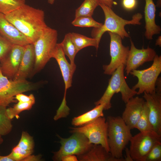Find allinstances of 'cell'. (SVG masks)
Masks as SVG:
<instances>
[{
	"mask_svg": "<svg viewBox=\"0 0 161 161\" xmlns=\"http://www.w3.org/2000/svg\"><path fill=\"white\" fill-rule=\"evenodd\" d=\"M5 15L32 43L48 26L45 21L44 12L26 4Z\"/></svg>",
	"mask_w": 161,
	"mask_h": 161,
	"instance_id": "1",
	"label": "cell"
},
{
	"mask_svg": "<svg viewBox=\"0 0 161 161\" xmlns=\"http://www.w3.org/2000/svg\"><path fill=\"white\" fill-rule=\"evenodd\" d=\"M99 6L103 10L105 16V21L102 26L99 28H94L91 32L92 38H96L100 43L101 38L106 32L115 33L123 39L129 37L125 27L129 24L140 25V21L143 18L140 13L135 14L131 20H126L116 14L112 9L105 4L100 3Z\"/></svg>",
	"mask_w": 161,
	"mask_h": 161,
	"instance_id": "2",
	"label": "cell"
},
{
	"mask_svg": "<svg viewBox=\"0 0 161 161\" xmlns=\"http://www.w3.org/2000/svg\"><path fill=\"white\" fill-rule=\"evenodd\" d=\"M106 121L109 152L114 157L123 158V151L132 136L131 129L120 116H109Z\"/></svg>",
	"mask_w": 161,
	"mask_h": 161,
	"instance_id": "3",
	"label": "cell"
},
{
	"mask_svg": "<svg viewBox=\"0 0 161 161\" xmlns=\"http://www.w3.org/2000/svg\"><path fill=\"white\" fill-rule=\"evenodd\" d=\"M125 67L123 65H121L112 74L103 95L99 100L95 103V106L103 104L104 105V110H108L112 107L111 100L114 94L120 92L122 100L125 103L137 95V92L131 89L126 81L124 75Z\"/></svg>",
	"mask_w": 161,
	"mask_h": 161,
	"instance_id": "4",
	"label": "cell"
},
{
	"mask_svg": "<svg viewBox=\"0 0 161 161\" xmlns=\"http://www.w3.org/2000/svg\"><path fill=\"white\" fill-rule=\"evenodd\" d=\"M58 36L57 30L47 26L32 43L35 61L32 76L42 69L52 58V53L57 44Z\"/></svg>",
	"mask_w": 161,
	"mask_h": 161,
	"instance_id": "5",
	"label": "cell"
},
{
	"mask_svg": "<svg viewBox=\"0 0 161 161\" xmlns=\"http://www.w3.org/2000/svg\"><path fill=\"white\" fill-rule=\"evenodd\" d=\"M152 65L149 68L142 70H134L129 74L137 78V83L132 89H138L137 95L144 92L151 94L155 92L156 84L161 72V56L156 54Z\"/></svg>",
	"mask_w": 161,
	"mask_h": 161,
	"instance_id": "6",
	"label": "cell"
},
{
	"mask_svg": "<svg viewBox=\"0 0 161 161\" xmlns=\"http://www.w3.org/2000/svg\"><path fill=\"white\" fill-rule=\"evenodd\" d=\"M37 83L26 80H14L4 75L0 71V105L7 106L11 103L17 101L15 96L20 93L36 89Z\"/></svg>",
	"mask_w": 161,
	"mask_h": 161,
	"instance_id": "7",
	"label": "cell"
},
{
	"mask_svg": "<svg viewBox=\"0 0 161 161\" xmlns=\"http://www.w3.org/2000/svg\"><path fill=\"white\" fill-rule=\"evenodd\" d=\"M68 138H63L58 136L61 144L60 149L53 153L52 159L54 161H61L62 158L69 155H82L87 152L92 146L86 137L79 132L72 133Z\"/></svg>",
	"mask_w": 161,
	"mask_h": 161,
	"instance_id": "8",
	"label": "cell"
},
{
	"mask_svg": "<svg viewBox=\"0 0 161 161\" xmlns=\"http://www.w3.org/2000/svg\"><path fill=\"white\" fill-rule=\"evenodd\" d=\"M71 133L78 132L83 134L90 143L101 145L109 152L108 136V124L103 117L79 127L70 128Z\"/></svg>",
	"mask_w": 161,
	"mask_h": 161,
	"instance_id": "9",
	"label": "cell"
},
{
	"mask_svg": "<svg viewBox=\"0 0 161 161\" xmlns=\"http://www.w3.org/2000/svg\"><path fill=\"white\" fill-rule=\"evenodd\" d=\"M161 136L157 134L140 132L132 136L129 149L133 161H145L148 153L156 143L161 142Z\"/></svg>",
	"mask_w": 161,
	"mask_h": 161,
	"instance_id": "10",
	"label": "cell"
},
{
	"mask_svg": "<svg viewBox=\"0 0 161 161\" xmlns=\"http://www.w3.org/2000/svg\"><path fill=\"white\" fill-rule=\"evenodd\" d=\"M108 32L110 38V54L111 60L109 64L103 65V68L104 74L112 75L120 65L126 66L130 48L123 44L122 39L118 34Z\"/></svg>",
	"mask_w": 161,
	"mask_h": 161,
	"instance_id": "11",
	"label": "cell"
},
{
	"mask_svg": "<svg viewBox=\"0 0 161 161\" xmlns=\"http://www.w3.org/2000/svg\"><path fill=\"white\" fill-rule=\"evenodd\" d=\"M25 45L13 44L0 59V71L8 78L13 80L19 67Z\"/></svg>",
	"mask_w": 161,
	"mask_h": 161,
	"instance_id": "12",
	"label": "cell"
},
{
	"mask_svg": "<svg viewBox=\"0 0 161 161\" xmlns=\"http://www.w3.org/2000/svg\"><path fill=\"white\" fill-rule=\"evenodd\" d=\"M130 41L131 47L125 69L127 75L144 63L153 61L156 55L154 50L149 47L138 49L131 39Z\"/></svg>",
	"mask_w": 161,
	"mask_h": 161,
	"instance_id": "13",
	"label": "cell"
},
{
	"mask_svg": "<svg viewBox=\"0 0 161 161\" xmlns=\"http://www.w3.org/2000/svg\"><path fill=\"white\" fill-rule=\"evenodd\" d=\"M143 93V97L148 108L151 124L154 131L161 136V92Z\"/></svg>",
	"mask_w": 161,
	"mask_h": 161,
	"instance_id": "14",
	"label": "cell"
},
{
	"mask_svg": "<svg viewBox=\"0 0 161 161\" xmlns=\"http://www.w3.org/2000/svg\"><path fill=\"white\" fill-rule=\"evenodd\" d=\"M52 58L57 61L60 68L65 84V92L61 102L63 104H66V95L67 89L72 86V78L76 69L69 64L66 58L65 55L60 43H57L52 54Z\"/></svg>",
	"mask_w": 161,
	"mask_h": 161,
	"instance_id": "15",
	"label": "cell"
},
{
	"mask_svg": "<svg viewBox=\"0 0 161 161\" xmlns=\"http://www.w3.org/2000/svg\"><path fill=\"white\" fill-rule=\"evenodd\" d=\"M145 103L144 99L137 96L131 97L126 103V108L121 117L131 130L135 128Z\"/></svg>",
	"mask_w": 161,
	"mask_h": 161,
	"instance_id": "16",
	"label": "cell"
},
{
	"mask_svg": "<svg viewBox=\"0 0 161 161\" xmlns=\"http://www.w3.org/2000/svg\"><path fill=\"white\" fill-rule=\"evenodd\" d=\"M0 34L12 44L25 46L32 43L29 40L0 13Z\"/></svg>",
	"mask_w": 161,
	"mask_h": 161,
	"instance_id": "17",
	"label": "cell"
},
{
	"mask_svg": "<svg viewBox=\"0 0 161 161\" xmlns=\"http://www.w3.org/2000/svg\"><path fill=\"white\" fill-rule=\"evenodd\" d=\"M35 61L32 43L25 45V49L18 72L13 80H24L32 76Z\"/></svg>",
	"mask_w": 161,
	"mask_h": 161,
	"instance_id": "18",
	"label": "cell"
},
{
	"mask_svg": "<svg viewBox=\"0 0 161 161\" xmlns=\"http://www.w3.org/2000/svg\"><path fill=\"white\" fill-rule=\"evenodd\" d=\"M156 8L153 0H145L144 17L145 31L144 35L148 40H151L155 35L159 34L160 27L155 22Z\"/></svg>",
	"mask_w": 161,
	"mask_h": 161,
	"instance_id": "19",
	"label": "cell"
},
{
	"mask_svg": "<svg viewBox=\"0 0 161 161\" xmlns=\"http://www.w3.org/2000/svg\"><path fill=\"white\" fill-rule=\"evenodd\" d=\"M77 158L80 161H125L124 158L113 157L101 145L95 144L86 153L77 156Z\"/></svg>",
	"mask_w": 161,
	"mask_h": 161,
	"instance_id": "20",
	"label": "cell"
},
{
	"mask_svg": "<svg viewBox=\"0 0 161 161\" xmlns=\"http://www.w3.org/2000/svg\"><path fill=\"white\" fill-rule=\"evenodd\" d=\"M95 106L89 111L74 117L72 121V125L76 126H80L88 123L100 117H103L104 105L101 104Z\"/></svg>",
	"mask_w": 161,
	"mask_h": 161,
	"instance_id": "21",
	"label": "cell"
},
{
	"mask_svg": "<svg viewBox=\"0 0 161 161\" xmlns=\"http://www.w3.org/2000/svg\"><path fill=\"white\" fill-rule=\"evenodd\" d=\"M71 35L78 52L83 48L89 46L94 47L97 50L99 43L96 38L74 32H71Z\"/></svg>",
	"mask_w": 161,
	"mask_h": 161,
	"instance_id": "22",
	"label": "cell"
},
{
	"mask_svg": "<svg viewBox=\"0 0 161 161\" xmlns=\"http://www.w3.org/2000/svg\"><path fill=\"white\" fill-rule=\"evenodd\" d=\"M60 44L65 55L69 58L70 64L73 66H76L74 60L78 52L72 40L71 32L66 34L64 39Z\"/></svg>",
	"mask_w": 161,
	"mask_h": 161,
	"instance_id": "23",
	"label": "cell"
},
{
	"mask_svg": "<svg viewBox=\"0 0 161 161\" xmlns=\"http://www.w3.org/2000/svg\"><path fill=\"white\" fill-rule=\"evenodd\" d=\"M135 128L139 130L140 132L159 135L153 130L150 123L148 116V108L145 101L141 115Z\"/></svg>",
	"mask_w": 161,
	"mask_h": 161,
	"instance_id": "24",
	"label": "cell"
},
{
	"mask_svg": "<svg viewBox=\"0 0 161 161\" xmlns=\"http://www.w3.org/2000/svg\"><path fill=\"white\" fill-rule=\"evenodd\" d=\"M99 3L98 0H84L76 10L75 18L83 16H92Z\"/></svg>",
	"mask_w": 161,
	"mask_h": 161,
	"instance_id": "25",
	"label": "cell"
},
{
	"mask_svg": "<svg viewBox=\"0 0 161 161\" xmlns=\"http://www.w3.org/2000/svg\"><path fill=\"white\" fill-rule=\"evenodd\" d=\"M35 102V100L24 102H18L13 107L7 108L6 112L9 117L11 120L15 117L18 119L20 113L24 111L30 109Z\"/></svg>",
	"mask_w": 161,
	"mask_h": 161,
	"instance_id": "26",
	"label": "cell"
},
{
	"mask_svg": "<svg viewBox=\"0 0 161 161\" xmlns=\"http://www.w3.org/2000/svg\"><path fill=\"white\" fill-rule=\"evenodd\" d=\"M6 107L0 105V135L2 136L9 134L13 128L12 120L7 114Z\"/></svg>",
	"mask_w": 161,
	"mask_h": 161,
	"instance_id": "27",
	"label": "cell"
},
{
	"mask_svg": "<svg viewBox=\"0 0 161 161\" xmlns=\"http://www.w3.org/2000/svg\"><path fill=\"white\" fill-rule=\"evenodd\" d=\"M26 0H0V13L6 15L26 4Z\"/></svg>",
	"mask_w": 161,
	"mask_h": 161,
	"instance_id": "28",
	"label": "cell"
},
{
	"mask_svg": "<svg viewBox=\"0 0 161 161\" xmlns=\"http://www.w3.org/2000/svg\"><path fill=\"white\" fill-rule=\"evenodd\" d=\"M71 24L75 27H93L99 28L103 24L95 20L92 16H83L75 18L72 22Z\"/></svg>",
	"mask_w": 161,
	"mask_h": 161,
	"instance_id": "29",
	"label": "cell"
},
{
	"mask_svg": "<svg viewBox=\"0 0 161 161\" xmlns=\"http://www.w3.org/2000/svg\"><path fill=\"white\" fill-rule=\"evenodd\" d=\"M17 145L25 150L33 151L35 143L33 137L27 132L23 131Z\"/></svg>",
	"mask_w": 161,
	"mask_h": 161,
	"instance_id": "30",
	"label": "cell"
},
{
	"mask_svg": "<svg viewBox=\"0 0 161 161\" xmlns=\"http://www.w3.org/2000/svg\"><path fill=\"white\" fill-rule=\"evenodd\" d=\"M33 152L24 150L17 145L13 148L8 156L14 161H23L26 157L32 154Z\"/></svg>",
	"mask_w": 161,
	"mask_h": 161,
	"instance_id": "31",
	"label": "cell"
},
{
	"mask_svg": "<svg viewBox=\"0 0 161 161\" xmlns=\"http://www.w3.org/2000/svg\"><path fill=\"white\" fill-rule=\"evenodd\" d=\"M161 161V142L155 144L146 156L145 161Z\"/></svg>",
	"mask_w": 161,
	"mask_h": 161,
	"instance_id": "32",
	"label": "cell"
},
{
	"mask_svg": "<svg viewBox=\"0 0 161 161\" xmlns=\"http://www.w3.org/2000/svg\"><path fill=\"white\" fill-rule=\"evenodd\" d=\"M13 45L0 34V59L4 56Z\"/></svg>",
	"mask_w": 161,
	"mask_h": 161,
	"instance_id": "33",
	"label": "cell"
},
{
	"mask_svg": "<svg viewBox=\"0 0 161 161\" xmlns=\"http://www.w3.org/2000/svg\"><path fill=\"white\" fill-rule=\"evenodd\" d=\"M14 98L18 102H23L35 100V97L32 94L27 96L22 93H20L16 95L15 96Z\"/></svg>",
	"mask_w": 161,
	"mask_h": 161,
	"instance_id": "34",
	"label": "cell"
},
{
	"mask_svg": "<svg viewBox=\"0 0 161 161\" xmlns=\"http://www.w3.org/2000/svg\"><path fill=\"white\" fill-rule=\"evenodd\" d=\"M137 4L136 0H123L122 5L123 7L127 10L134 9Z\"/></svg>",
	"mask_w": 161,
	"mask_h": 161,
	"instance_id": "35",
	"label": "cell"
},
{
	"mask_svg": "<svg viewBox=\"0 0 161 161\" xmlns=\"http://www.w3.org/2000/svg\"><path fill=\"white\" fill-rule=\"evenodd\" d=\"M41 155H35L31 154L26 157L23 161H39L41 160Z\"/></svg>",
	"mask_w": 161,
	"mask_h": 161,
	"instance_id": "36",
	"label": "cell"
},
{
	"mask_svg": "<svg viewBox=\"0 0 161 161\" xmlns=\"http://www.w3.org/2000/svg\"><path fill=\"white\" fill-rule=\"evenodd\" d=\"M61 161H78L77 157L75 155H69L63 157Z\"/></svg>",
	"mask_w": 161,
	"mask_h": 161,
	"instance_id": "37",
	"label": "cell"
},
{
	"mask_svg": "<svg viewBox=\"0 0 161 161\" xmlns=\"http://www.w3.org/2000/svg\"><path fill=\"white\" fill-rule=\"evenodd\" d=\"M100 3L103 4L108 6L112 8V6L114 4V0H98Z\"/></svg>",
	"mask_w": 161,
	"mask_h": 161,
	"instance_id": "38",
	"label": "cell"
},
{
	"mask_svg": "<svg viewBox=\"0 0 161 161\" xmlns=\"http://www.w3.org/2000/svg\"><path fill=\"white\" fill-rule=\"evenodd\" d=\"M126 157L125 159V161H133L132 159L129 151V149L128 148H126Z\"/></svg>",
	"mask_w": 161,
	"mask_h": 161,
	"instance_id": "39",
	"label": "cell"
},
{
	"mask_svg": "<svg viewBox=\"0 0 161 161\" xmlns=\"http://www.w3.org/2000/svg\"><path fill=\"white\" fill-rule=\"evenodd\" d=\"M0 161H14L8 156H1L0 155Z\"/></svg>",
	"mask_w": 161,
	"mask_h": 161,
	"instance_id": "40",
	"label": "cell"
},
{
	"mask_svg": "<svg viewBox=\"0 0 161 161\" xmlns=\"http://www.w3.org/2000/svg\"><path fill=\"white\" fill-rule=\"evenodd\" d=\"M156 45H158L159 47H161V36H160L157 39L155 43Z\"/></svg>",
	"mask_w": 161,
	"mask_h": 161,
	"instance_id": "41",
	"label": "cell"
},
{
	"mask_svg": "<svg viewBox=\"0 0 161 161\" xmlns=\"http://www.w3.org/2000/svg\"><path fill=\"white\" fill-rule=\"evenodd\" d=\"M55 0H48V3L51 4H54Z\"/></svg>",
	"mask_w": 161,
	"mask_h": 161,
	"instance_id": "42",
	"label": "cell"
},
{
	"mask_svg": "<svg viewBox=\"0 0 161 161\" xmlns=\"http://www.w3.org/2000/svg\"><path fill=\"white\" fill-rule=\"evenodd\" d=\"M161 0H158L157 2V6L159 7H161Z\"/></svg>",
	"mask_w": 161,
	"mask_h": 161,
	"instance_id": "43",
	"label": "cell"
},
{
	"mask_svg": "<svg viewBox=\"0 0 161 161\" xmlns=\"http://www.w3.org/2000/svg\"><path fill=\"white\" fill-rule=\"evenodd\" d=\"M3 141L4 140L2 137V136L0 135V145L3 143Z\"/></svg>",
	"mask_w": 161,
	"mask_h": 161,
	"instance_id": "44",
	"label": "cell"
}]
</instances>
